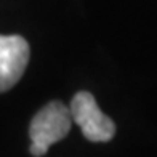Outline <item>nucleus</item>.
I'll return each instance as SVG.
<instances>
[{"mask_svg":"<svg viewBox=\"0 0 157 157\" xmlns=\"http://www.w3.org/2000/svg\"><path fill=\"white\" fill-rule=\"evenodd\" d=\"M29 63V44L21 35H0V91L13 88Z\"/></svg>","mask_w":157,"mask_h":157,"instance_id":"nucleus-3","label":"nucleus"},{"mask_svg":"<svg viewBox=\"0 0 157 157\" xmlns=\"http://www.w3.org/2000/svg\"><path fill=\"white\" fill-rule=\"evenodd\" d=\"M72 125L69 108L59 101H52L44 106L34 116L29 136H31V154L35 157L45 155L48 147L66 138Z\"/></svg>","mask_w":157,"mask_h":157,"instance_id":"nucleus-1","label":"nucleus"},{"mask_svg":"<svg viewBox=\"0 0 157 157\" xmlns=\"http://www.w3.org/2000/svg\"><path fill=\"white\" fill-rule=\"evenodd\" d=\"M71 117L83 133V136L93 143H104L116 135V124L103 114L95 98L88 91H78L71 103Z\"/></svg>","mask_w":157,"mask_h":157,"instance_id":"nucleus-2","label":"nucleus"}]
</instances>
